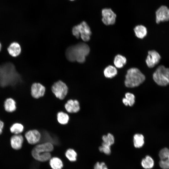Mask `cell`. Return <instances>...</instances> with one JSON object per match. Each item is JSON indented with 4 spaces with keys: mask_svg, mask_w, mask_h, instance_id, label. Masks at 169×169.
<instances>
[{
    "mask_svg": "<svg viewBox=\"0 0 169 169\" xmlns=\"http://www.w3.org/2000/svg\"><path fill=\"white\" fill-rule=\"evenodd\" d=\"M20 79L13 64L8 62L0 65V86L15 85L20 81Z\"/></svg>",
    "mask_w": 169,
    "mask_h": 169,
    "instance_id": "obj_1",
    "label": "cell"
},
{
    "mask_svg": "<svg viewBox=\"0 0 169 169\" xmlns=\"http://www.w3.org/2000/svg\"><path fill=\"white\" fill-rule=\"evenodd\" d=\"M90 52L89 46L84 43L80 42L69 47L66 51L65 55L69 61H76L82 63L85 61V57Z\"/></svg>",
    "mask_w": 169,
    "mask_h": 169,
    "instance_id": "obj_2",
    "label": "cell"
},
{
    "mask_svg": "<svg viewBox=\"0 0 169 169\" xmlns=\"http://www.w3.org/2000/svg\"><path fill=\"white\" fill-rule=\"evenodd\" d=\"M54 149L52 144L45 142L36 146L33 149L32 154L33 157L40 161H46L50 159V152Z\"/></svg>",
    "mask_w": 169,
    "mask_h": 169,
    "instance_id": "obj_3",
    "label": "cell"
},
{
    "mask_svg": "<svg viewBox=\"0 0 169 169\" xmlns=\"http://www.w3.org/2000/svg\"><path fill=\"white\" fill-rule=\"evenodd\" d=\"M145 79V76L139 69L132 68L127 71L125 84L127 87L134 88L139 86Z\"/></svg>",
    "mask_w": 169,
    "mask_h": 169,
    "instance_id": "obj_4",
    "label": "cell"
},
{
    "mask_svg": "<svg viewBox=\"0 0 169 169\" xmlns=\"http://www.w3.org/2000/svg\"><path fill=\"white\" fill-rule=\"evenodd\" d=\"M154 81L158 85L165 86L169 84V68L159 66L153 74Z\"/></svg>",
    "mask_w": 169,
    "mask_h": 169,
    "instance_id": "obj_5",
    "label": "cell"
},
{
    "mask_svg": "<svg viewBox=\"0 0 169 169\" xmlns=\"http://www.w3.org/2000/svg\"><path fill=\"white\" fill-rule=\"evenodd\" d=\"M73 34L78 39L80 36L84 41H88L90 39L91 32L90 28L85 21H82L79 24L73 27Z\"/></svg>",
    "mask_w": 169,
    "mask_h": 169,
    "instance_id": "obj_6",
    "label": "cell"
},
{
    "mask_svg": "<svg viewBox=\"0 0 169 169\" xmlns=\"http://www.w3.org/2000/svg\"><path fill=\"white\" fill-rule=\"evenodd\" d=\"M51 89L56 97L60 100L64 99L68 91L67 86L61 80H59L54 83L52 86Z\"/></svg>",
    "mask_w": 169,
    "mask_h": 169,
    "instance_id": "obj_7",
    "label": "cell"
},
{
    "mask_svg": "<svg viewBox=\"0 0 169 169\" xmlns=\"http://www.w3.org/2000/svg\"><path fill=\"white\" fill-rule=\"evenodd\" d=\"M102 21L106 25H113L115 22L116 15L110 8H105L102 9Z\"/></svg>",
    "mask_w": 169,
    "mask_h": 169,
    "instance_id": "obj_8",
    "label": "cell"
},
{
    "mask_svg": "<svg viewBox=\"0 0 169 169\" xmlns=\"http://www.w3.org/2000/svg\"><path fill=\"white\" fill-rule=\"evenodd\" d=\"M156 23L169 20V8L166 6L160 7L156 12Z\"/></svg>",
    "mask_w": 169,
    "mask_h": 169,
    "instance_id": "obj_9",
    "label": "cell"
},
{
    "mask_svg": "<svg viewBox=\"0 0 169 169\" xmlns=\"http://www.w3.org/2000/svg\"><path fill=\"white\" fill-rule=\"evenodd\" d=\"M161 58V56L157 51L155 50H150L148 52L146 63L148 67L152 68L158 63Z\"/></svg>",
    "mask_w": 169,
    "mask_h": 169,
    "instance_id": "obj_10",
    "label": "cell"
},
{
    "mask_svg": "<svg viewBox=\"0 0 169 169\" xmlns=\"http://www.w3.org/2000/svg\"><path fill=\"white\" fill-rule=\"evenodd\" d=\"M45 91L44 86L39 83H34L31 86V94L35 98L38 99L43 96Z\"/></svg>",
    "mask_w": 169,
    "mask_h": 169,
    "instance_id": "obj_11",
    "label": "cell"
},
{
    "mask_svg": "<svg viewBox=\"0 0 169 169\" xmlns=\"http://www.w3.org/2000/svg\"><path fill=\"white\" fill-rule=\"evenodd\" d=\"M25 137L29 143L31 144H34L40 141L41 134L37 130H31L26 132L25 134Z\"/></svg>",
    "mask_w": 169,
    "mask_h": 169,
    "instance_id": "obj_12",
    "label": "cell"
},
{
    "mask_svg": "<svg viewBox=\"0 0 169 169\" xmlns=\"http://www.w3.org/2000/svg\"><path fill=\"white\" fill-rule=\"evenodd\" d=\"M65 108L67 111L70 113H75L80 110L79 102L77 100L71 99L68 100L65 105Z\"/></svg>",
    "mask_w": 169,
    "mask_h": 169,
    "instance_id": "obj_13",
    "label": "cell"
},
{
    "mask_svg": "<svg viewBox=\"0 0 169 169\" xmlns=\"http://www.w3.org/2000/svg\"><path fill=\"white\" fill-rule=\"evenodd\" d=\"M23 141V136L20 135L13 136L10 139V143L12 147L14 149L19 150L21 148Z\"/></svg>",
    "mask_w": 169,
    "mask_h": 169,
    "instance_id": "obj_14",
    "label": "cell"
},
{
    "mask_svg": "<svg viewBox=\"0 0 169 169\" xmlns=\"http://www.w3.org/2000/svg\"><path fill=\"white\" fill-rule=\"evenodd\" d=\"M8 51L11 56L16 57L20 54L21 48L20 45L18 43L13 42L11 43L8 48Z\"/></svg>",
    "mask_w": 169,
    "mask_h": 169,
    "instance_id": "obj_15",
    "label": "cell"
},
{
    "mask_svg": "<svg viewBox=\"0 0 169 169\" xmlns=\"http://www.w3.org/2000/svg\"><path fill=\"white\" fill-rule=\"evenodd\" d=\"M134 30L136 36L139 38H143L146 36L147 33L146 28L142 25H138L136 26Z\"/></svg>",
    "mask_w": 169,
    "mask_h": 169,
    "instance_id": "obj_16",
    "label": "cell"
},
{
    "mask_svg": "<svg viewBox=\"0 0 169 169\" xmlns=\"http://www.w3.org/2000/svg\"><path fill=\"white\" fill-rule=\"evenodd\" d=\"M4 107L6 111L12 112L16 109V103L15 101L12 98L7 99L4 102Z\"/></svg>",
    "mask_w": 169,
    "mask_h": 169,
    "instance_id": "obj_17",
    "label": "cell"
},
{
    "mask_svg": "<svg viewBox=\"0 0 169 169\" xmlns=\"http://www.w3.org/2000/svg\"><path fill=\"white\" fill-rule=\"evenodd\" d=\"M117 73V71L116 68L112 65L107 66L104 71V75L107 78H112L115 77Z\"/></svg>",
    "mask_w": 169,
    "mask_h": 169,
    "instance_id": "obj_18",
    "label": "cell"
},
{
    "mask_svg": "<svg viewBox=\"0 0 169 169\" xmlns=\"http://www.w3.org/2000/svg\"><path fill=\"white\" fill-rule=\"evenodd\" d=\"M126 62V58L121 55L117 54L114 58V63L115 67L117 68H122L125 64Z\"/></svg>",
    "mask_w": 169,
    "mask_h": 169,
    "instance_id": "obj_19",
    "label": "cell"
},
{
    "mask_svg": "<svg viewBox=\"0 0 169 169\" xmlns=\"http://www.w3.org/2000/svg\"><path fill=\"white\" fill-rule=\"evenodd\" d=\"M133 142L134 146L136 148L142 147L144 143V137L140 134H136L133 137Z\"/></svg>",
    "mask_w": 169,
    "mask_h": 169,
    "instance_id": "obj_20",
    "label": "cell"
},
{
    "mask_svg": "<svg viewBox=\"0 0 169 169\" xmlns=\"http://www.w3.org/2000/svg\"><path fill=\"white\" fill-rule=\"evenodd\" d=\"M142 166L145 169H150L154 165V161L153 159L150 156L147 155L142 159L141 162Z\"/></svg>",
    "mask_w": 169,
    "mask_h": 169,
    "instance_id": "obj_21",
    "label": "cell"
},
{
    "mask_svg": "<svg viewBox=\"0 0 169 169\" xmlns=\"http://www.w3.org/2000/svg\"><path fill=\"white\" fill-rule=\"evenodd\" d=\"M49 164L52 169H61L63 166L62 161L57 157H54L51 158Z\"/></svg>",
    "mask_w": 169,
    "mask_h": 169,
    "instance_id": "obj_22",
    "label": "cell"
},
{
    "mask_svg": "<svg viewBox=\"0 0 169 169\" xmlns=\"http://www.w3.org/2000/svg\"><path fill=\"white\" fill-rule=\"evenodd\" d=\"M103 142L102 146H110L113 145L115 141L113 136L110 133H108L107 135H104L102 137Z\"/></svg>",
    "mask_w": 169,
    "mask_h": 169,
    "instance_id": "obj_23",
    "label": "cell"
},
{
    "mask_svg": "<svg viewBox=\"0 0 169 169\" xmlns=\"http://www.w3.org/2000/svg\"><path fill=\"white\" fill-rule=\"evenodd\" d=\"M57 119L60 124L65 125L68 123L69 117L67 114L61 111L58 113L57 115Z\"/></svg>",
    "mask_w": 169,
    "mask_h": 169,
    "instance_id": "obj_24",
    "label": "cell"
},
{
    "mask_svg": "<svg viewBox=\"0 0 169 169\" xmlns=\"http://www.w3.org/2000/svg\"><path fill=\"white\" fill-rule=\"evenodd\" d=\"M23 129V126L22 125L19 123H16L11 126L10 131L12 133L17 135L22 132Z\"/></svg>",
    "mask_w": 169,
    "mask_h": 169,
    "instance_id": "obj_25",
    "label": "cell"
},
{
    "mask_svg": "<svg viewBox=\"0 0 169 169\" xmlns=\"http://www.w3.org/2000/svg\"><path fill=\"white\" fill-rule=\"evenodd\" d=\"M65 156L70 161H74L76 160L77 154L73 149H69L66 152Z\"/></svg>",
    "mask_w": 169,
    "mask_h": 169,
    "instance_id": "obj_26",
    "label": "cell"
},
{
    "mask_svg": "<svg viewBox=\"0 0 169 169\" xmlns=\"http://www.w3.org/2000/svg\"><path fill=\"white\" fill-rule=\"evenodd\" d=\"M169 154V149L165 147L161 149L159 153V156L160 160H165L167 159Z\"/></svg>",
    "mask_w": 169,
    "mask_h": 169,
    "instance_id": "obj_27",
    "label": "cell"
},
{
    "mask_svg": "<svg viewBox=\"0 0 169 169\" xmlns=\"http://www.w3.org/2000/svg\"><path fill=\"white\" fill-rule=\"evenodd\" d=\"M125 98L128 102V105L132 106L135 102V96L134 94L127 92L125 94Z\"/></svg>",
    "mask_w": 169,
    "mask_h": 169,
    "instance_id": "obj_28",
    "label": "cell"
},
{
    "mask_svg": "<svg viewBox=\"0 0 169 169\" xmlns=\"http://www.w3.org/2000/svg\"><path fill=\"white\" fill-rule=\"evenodd\" d=\"M159 165L162 169H169V154L167 159L165 160H160Z\"/></svg>",
    "mask_w": 169,
    "mask_h": 169,
    "instance_id": "obj_29",
    "label": "cell"
},
{
    "mask_svg": "<svg viewBox=\"0 0 169 169\" xmlns=\"http://www.w3.org/2000/svg\"><path fill=\"white\" fill-rule=\"evenodd\" d=\"M99 151L102 152H104L107 155H110L111 153L110 146H102L99 147Z\"/></svg>",
    "mask_w": 169,
    "mask_h": 169,
    "instance_id": "obj_30",
    "label": "cell"
},
{
    "mask_svg": "<svg viewBox=\"0 0 169 169\" xmlns=\"http://www.w3.org/2000/svg\"><path fill=\"white\" fill-rule=\"evenodd\" d=\"M94 169H108L105 163L104 162H97L95 164Z\"/></svg>",
    "mask_w": 169,
    "mask_h": 169,
    "instance_id": "obj_31",
    "label": "cell"
},
{
    "mask_svg": "<svg viewBox=\"0 0 169 169\" xmlns=\"http://www.w3.org/2000/svg\"><path fill=\"white\" fill-rule=\"evenodd\" d=\"M4 126L3 122L0 120V135L1 134L3 131V129Z\"/></svg>",
    "mask_w": 169,
    "mask_h": 169,
    "instance_id": "obj_32",
    "label": "cell"
},
{
    "mask_svg": "<svg viewBox=\"0 0 169 169\" xmlns=\"http://www.w3.org/2000/svg\"><path fill=\"white\" fill-rule=\"evenodd\" d=\"M1 48H2V45L0 42V51H1Z\"/></svg>",
    "mask_w": 169,
    "mask_h": 169,
    "instance_id": "obj_33",
    "label": "cell"
},
{
    "mask_svg": "<svg viewBox=\"0 0 169 169\" xmlns=\"http://www.w3.org/2000/svg\"><path fill=\"white\" fill-rule=\"evenodd\" d=\"M69 0L71 1H74L75 0Z\"/></svg>",
    "mask_w": 169,
    "mask_h": 169,
    "instance_id": "obj_34",
    "label": "cell"
}]
</instances>
